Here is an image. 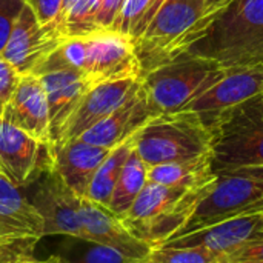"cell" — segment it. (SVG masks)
<instances>
[{
	"mask_svg": "<svg viewBox=\"0 0 263 263\" xmlns=\"http://www.w3.org/2000/svg\"><path fill=\"white\" fill-rule=\"evenodd\" d=\"M185 52L214 60L225 69L263 63V0L228 3Z\"/></svg>",
	"mask_w": 263,
	"mask_h": 263,
	"instance_id": "1",
	"label": "cell"
},
{
	"mask_svg": "<svg viewBox=\"0 0 263 263\" xmlns=\"http://www.w3.org/2000/svg\"><path fill=\"white\" fill-rule=\"evenodd\" d=\"M216 180L200 186H165L148 180L120 219L134 237L159 248L185 225Z\"/></svg>",
	"mask_w": 263,
	"mask_h": 263,
	"instance_id": "2",
	"label": "cell"
},
{
	"mask_svg": "<svg viewBox=\"0 0 263 263\" xmlns=\"http://www.w3.org/2000/svg\"><path fill=\"white\" fill-rule=\"evenodd\" d=\"M133 143L149 168L211 156L213 137L200 114L177 111L153 117L133 136Z\"/></svg>",
	"mask_w": 263,
	"mask_h": 263,
	"instance_id": "3",
	"label": "cell"
},
{
	"mask_svg": "<svg viewBox=\"0 0 263 263\" xmlns=\"http://www.w3.org/2000/svg\"><path fill=\"white\" fill-rule=\"evenodd\" d=\"M203 120L216 173L263 166V94Z\"/></svg>",
	"mask_w": 263,
	"mask_h": 263,
	"instance_id": "4",
	"label": "cell"
},
{
	"mask_svg": "<svg viewBox=\"0 0 263 263\" xmlns=\"http://www.w3.org/2000/svg\"><path fill=\"white\" fill-rule=\"evenodd\" d=\"M205 0H165L145 32L134 40L142 76L183 54L200 32Z\"/></svg>",
	"mask_w": 263,
	"mask_h": 263,
	"instance_id": "5",
	"label": "cell"
},
{
	"mask_svg": "<svg viewBox=\"0 0 263 263\" xmlns=\"http://www.w3.org/2000/svg\"><path fill=\"white\" fill-rule=\"evenodd\" d=\"M227 72L228 69L214 60L185 52L145 72L140 80L156 112L166 114L185 109Z\"/></svg>",
	"mask_w": 263,
	"mask_h": 263,
	"instance_id": "6",
	"label": "cell"
},
{
	"mask_svg": "<svg viewBox=\"0 0 263 263\" xmlns=\"http://www.w3.org/2000/svg\"><path fill=\"white\" fill-rule=\"evenodd\" d=\"M260 199H263V180L250 176L243 170L219 171L213 190L200 200L185 225L168 240L239 217L245 208Z\"/></svg>",
	"mask_w": 263,
	"mask_h": 263,
	"instance_id": "7",
	"label": "cell"
},
{
	"mask_svg": "<svg viewBox=\"0 0 263 263\" xmlns=\"http://www.w3.org/2000/svg\"><path fill=\"white\" fill-rule=\"evenodd\" d=\"M80 72L91 86L123 79H140L142 66L131 37L114 29H99L83 37Z\"/></svg>",
	"mask_w": 263,
	"mask_h": 263,
	"instance_id": "8",
	"label": "cell"
},
{
	"mask_svg": "<svg viewBox=\"0 0 263 263\" xmlns=\"http://www.w3.org/2000/svg\"><path fill=\"white\" fill-rule=\"evenodd\" d=\"M66 35L60 23H42L26 2L14 23L11 35L0 52L20 76L34 74L63 43Z\"/></svg>",
	"mask_w": 263,
	"mask_h": 263,
	"instance_id": "9",
	"label": "cell"
},
{
	"mask_svg": "<svg viewBox=\"0 0 263 263\" xmlns=\"http://www.w3.org/2000/svg\"><path fill=\"white\" fill-rule=\"evenodd\" d=\"M32 205L45 222L46 234H63L85 240L80 220V199L51 166L37 179Z\"/></svg>",
	"mask_w": 263,
	"mask_h": 263,
	"instance_id": "10",
	"label": "cell"
},
{
	"mask_svg": "<svg viewBox=\"0 0 263 263\" xmlns=\"http://www.w3.org/2000/svg\"><path fill=\"white\" fill-rule=\"evenodd\" d=\"M52 166V145H45L0 117V174L17 188L32 183Z\"/></svg>",
	"mask_w": 263,
	"mask_h": 263,
	"instance_id": "11",
	"label": "cell"
},
{
	"mask_svg": "<svg viewBox=\"0 0 263 263\" xmlns=\"http://www.w3.org/2000/svg\"><path fill=\"white\" fill-rule=\"evenodd\" d=\"M140 79H123L92 86L82 99L52 145H63L79 139L89 128L102 122L122 106L139 88Z\"/></svg>",
	"mask_w": 263,
	"mask_h": 263,
	"instance_id": "12",
	"label": "cell"
},
{
	"mask_svg": "<svg viewBox=\"0 0 263 263\" xmlns=\"http://www.w3.org/2000/svg\"><path fill=\"white\" fill-rule=\"evenodd\" d=\"M80 220L86 242L114 248L125 256L142 262H146L154 250L149 243L134 237L123 220L108 206L86 197L80 199Z\"/></svg>",
	"mask_w": 263,
	"mask_h": 263,
	"instance_id": "13",
	"label": "cell"
},
{
	"mask_svg": "<svg viewBox=\"0 0 263 263\" xmlns=\"http://www.w3.org/2000/svg\"><path fill=\"white\" fill-rule=\"evenodd\" d=\"M2 119L40 143L52 145L48 99L37 76L25 74L20 77L14 94L3 109Z\"/></svg>",
	"mask_w": 263,
	"mask_h": 263,
	"instance_id": "14",
	"label": "cell"
},
{
	"mask_svg": "<svg viewBox=\"0 0 263 263\" xmlns=\"http://www.w3.org/2000/svg\"><path fill=\"white\" fill-rule=\"evenodd\" d=\"M260 94H263V63L233 68L182 111H194L208 119Z\"/></svg>",
	"mask_w": 263,
	"mask_h": 263,
	"instance_id": "15",
	"label": "cell"
},
{
	"mask_svg": "<svg viewBox=\"0 0 263 263\" xmlns=\"http://www.w3.org/2000/svg\"><path fill=\"white\" fill-rule=\"evenodd\" d=\"M156 116L159 114L149 103L140 80L139 88L122 106L89 128L79 139L91 145L112 149L131 139L145 123H148Z\"/></svg>",
	"mask_w": 263,
	"mask_h": 263,
	"instance_id": "16",
	"label": "cell"
},
{
	"mask_svg": "<svg viewBox=\"0 0 263 263\" xmlns=\"http://www.w3.org/2000/svg\"><path fill=\"white\" fill-rule=\"evenodd\" d=\"M257 240H263L262 217L259 214H254V216L233 217L225 222L197 230L179 239L168 240L159 248L202 247L211 251L230 254L234 250Z\"/></svg>",
	"mask_w": 263,
	"mask_h": 263,
	"instance_id": "17",
	"label": "cell"
},
{
	"mask_svg": "<svg viewBox=\"0 0 263 263\" xmlns=\"http://www.w3.org/2000/svg\"><path fill=\"white\" fill-rule=\"evenodd\" d=\"M34 76L39 77L46 92L51 119V137L54 143L62 128L82 102L83 96L92 86L80 71L72 68H43Z\"/></svg>",
	"mask_w": 263,
	"mask_h": 263,
	"instance_id": "18",
	"label": "cell"
},
{
	"mask_svg": "<svg viewBox=\"0 0 263 263\" xmlns=\"http://www.w3.org/2000/svg\"><path fill=\"white\" fill-rule=\"evenodd\" d=\"M111 153L109 148L86 143L80 139L52 145V168L79 197H86L99 166Z\"/></svg>",
	"mask_w": 263,
	"mask_h": 263,
	"instance_id": "19",
	"label": "cell"
},
{
	"mask_svg": "<svg viewBox=\"0 0 263 263\" xmlns=\"http://www.w3.org/2000/svg\"><path fill=\"white\" fill-rule=\"evenodd\" d=\"M18 190L0 174V225L20 237L40 240L45 236V222L32 202Z\"/></svg>",
	"mask_w": 263,
	"mask_h": 263,
	"instance_id": "20",
	"label": "cell"
},
{
	"mask_svg": "<svg viewBox=\"0 0 263 263\" xmlns=\"http://www.w3.org/2000/svg\"><path fill=\"white\" fill-rule=\"evenodd\" d=\"M216 179L217 173L213 168L211 156L148 168V180L165 186H200Z\"/></svg>",
	"mask_w": 263,
	"mask_h": 263,
	"instance_id": "21",
	"label": "cell"
},
{
	"mask_svg": "<svg viewBox=\"0 0 263 263\" xmlns=\"http://www.w3.org/2000/svg\"><path fill=\"white\" fill-rule=\"evenodd\" d=\"M133 149H134L133 137L111 149L108 157L103 160V163L99 166L97 173L94 174L86 193V199L105 206L109 205L119 176Z\"/></svg>",
	"mask_w": 263,
	"mask_h": 263,
	"instance_id": "22",
	"label": "cell"
},
{
	"mask_svg": "<svg viewBox=\"0 0 263 263\" xmlns=\"http://www.w3.org/2000/svg\"><path fill=\"white\" fill-rule=\"evenodd\" d=\"M148 182V165L133 149L116 183L108 208L123 217Z\"/></svg>",
	"mask_w": 263,
	"mask_h": 263,
	"instance_id": "23",
	"label": "cell"
},
{
	"mask_svg": "<svg viewBox=\"0 0 263 263\" xmlns=\"http://www.w3.org/2000/svg\"><path fill=\"white\" fill-rule=\"evenodd\" d=\"M163 2L165 0H126L112 29L126 34L133 42L137 40L145 32Z\"/></svg>",
	"mask_w": 263,
	"mask_h": 263,
	"instance_id": "24",
	"label": "cell"
},
{
	"mask_svg": "<svg viewBox=\"0 0 263 263\" xmlns=\"http://www.w3.org/2000/svg\"><path fill=\"white\" fill-rule=\"evenodd\" d=\"M146 263H230L223 253L202 247L194 248H154Z\"/></svg>",
	"mask_w": 263,
	"mask_h": 263,
	"instance_id": "25",
	"label": "cell"
},
{
	"mask_svg": "<svg viewBox=\"0 0 263 263\" xmlns=\"http://www.w3.org/2000/svg\"><path fill=\"white\" fill-rule=\"evenodd\" d=\"M89 245L91 247L88 250H85L83 254L80 256L79 263H146L131 259V257L125 256L123 253H120L114 248L100 245V243L89 242Z\"/></svg>",
	"mask_w": 263,
	"mask_h": 263,
	"instance_id": "26",
	"label": "cell"
},
{
	"mask_svg": "<svg viewBox=\"0 0 263 263\" xmlns=\"http://www.w3.org/2000/svg\"><path fill=\"white\" fill-rule=\"evenodd\" d=\"M25 3L26 0H0V52L6 45Z\"/></svg>",
	"mask_w": 263,
	"mask_h": 263,
	"instance_id": "27",
	"label": "cell"
},
{
	"mask_svg": "<svg viewBox=\"0 0 263 263\" xmlns=\"http://www.w3.org/2000/svg\"><path fill=\"white\" fill-rule=\"evenodd\" d=\"M20 77L22 76L17 72V69L0 54V117L11 96L14 94Z\"/></svg>",
	"mask_w": 263,
	"mask_h": 263,
	"instance_id": "28",
	"label": "cell"
},
{
	"mask_svg": "<svg viewBox=\"0 0 263 263\" xmlns=\"http://www.w3.org/2000/svg\"><path fill=\"white\" fill-rule=\"evenodd\" d=\"M126 0H100L96 22L102 29H112Z\"/></svg>",
	"mask_w": 263,
	"mask_h": 263,
	"instance_id": "29",
	"label": "cell"
},
{
	"mask_svg": "<svg viewBox=\"0 0 263 263\" xmlns=\"http://www.w3.org/2000/svg\"><path fill=\"white\" fill-rule=\"evenodd\" d=\"M227 256L230 263H263V240L243 245Z\"/></svg>",
	"mask_w": 263,
	"mask_h": 263,
	"instance_id": "30",
	"label": "cell"
},
{
	"mask_svg": "<svg viewBox=\"0 0 263 263\" xmlns=\"http://www.w3.org/2000/svg\"><path fill=\"white\" fill-rule=\"evenodd\" d=\"M26 2L31 5L37 18L42 23L55 22L60 14L62 0H26Z\"/></svg>",
	"mask_w": 263,
	"mask_h": 263,
	"instance_id": "31",
	"label": "cell"
},
{
	"mask_svg": "<svg viewBox=\"0 0 263 263\" xmlns=\"http://www.w3.org/2000/svg\"><path fill=\"white\" fill-rule=\"evenodd\" d=\"M233 0H205V17L202 20V25H200V32L205 29V26L208 25V22L219 12L222 11L228 3H231ZM199 32V34H200ZM199 37V35H197ZM197 40V39H196Z\"/></svg>",
	"mask_w": 263,
	"mask_h": 263,
	"instance_id": "32",
	"label": "cell"
},
{
	"mask_svg": "<svg viewBox=\"0 0 263 263\" xmlns=\"http://www.w3.org/2000/svg\"><path fill=\"white\" fill-rule=\"evenodd\" d=\"M17 239H31V237H20L14 231H11V230L5 228L3 225H0V245L12 242V240H17Z\"/></svg>",
	"mask_w": 263,
	"mask_h": 263,
	"instance_id": "33",
	"label": "cell"
},
{
	"mask_svg": "<svg viewBox=\"0 0 263 263\" xmlns=\"http://www.w3.org/2000/svg\"><path fill=\"white\" fill-rule=\"evenodd\" d=\"M254 214H259V216H262L263 214V199H260L259 202H256V203H253V205H250L248 208H245L242 213H240V216H254ZM239 216V217H240Z\"/></svg>",
	"mask_w": 263,
	"mask_h": 263,
	"instance_id": "34",
	"label": "cell"
},
{
	"mask_svg": "<svg viewBox=\"0 0 263 263\" xmlns=\"http://www.w3.org/2000/svg\"><path fill=\"white\" fill-rule=\"evenodd\" d=\"M40 263H68L66 260H63L62 257H59V256H52V257H49L48 260H45V262H40Z\"/></svg>",
	"mask_w": 263,
	"mask_h": 263,
	"instance_id": "35",
	"label": "cell"
},
{
	"mask_svg": "<svg viewBox=\"0 0 263 263\" xmlns=\"http://www.w3.org/2000/svg\"><path fill=\"white\" fill-rule=\"evenodd\" d=\"M5 263H40V262H35V260H31V259H20V260H14V262H5Z\"/></svg>",
	"mask_w": 263,
	"mask_h": 263,
	"instance_id": "36",
	"label": "cell"
},
{
	"mask_svg": "<svg viewBox=\"0 0 263 263\" xmlns=\"http://www.w3.org/2000/svg\"><path fill=\"white\" fill-rule=\"evenodd\" d=\"M260 217H262V231H263V214H262V216H260Z\"/></svg>",
	"mask_w": 263,
	"mask_h": 263,
	"instance_id": "37",
	"label": "cell"
}]
</instances>
